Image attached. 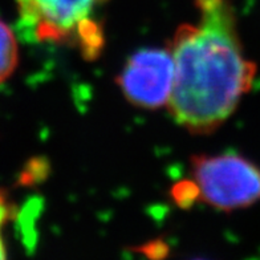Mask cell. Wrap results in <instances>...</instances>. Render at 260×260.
<instances>
[{
  "label": "cell",
  "mask_w": 260,
  "mask_h": 260,
  "mask_svg": "<svg viewBox=\"0 0 260 260\" xmlns=\"http://www.w3.org/2000/svg\"><path fill=\"white\" fill-rule=\"evenodd\" d=\"M202 19L175 31V77L169 112L192 134H209L235 112L252 88L256 65L244 56L223 0H198Z\"/></svg>",
  "instance_id": "cell-1"
},
{
  "label": "cell",
  "mask_w": 260,
  "mask_h": 260,
  "mask_svg": "<svg viewBox=\"0 0 260 260\" xmlns=\"http://www.w3.org/2000/svg\"><path fill=\"white\" fill-rule=\"evenodd\" d=\"M199 199L220 211H235L260 202V168L235 153L190 158Z\"/></svg>",
  "instance_id": "cell-2"
},
{
  "label": "cell",
  "mask_w": 260,
  "mask_h": 260,
  "mask_svg": "<svg viewBox=\"0 0 260 260\" xmlns=\"http://www.w3.org/2000/svg\"><path fill=\"white\" fill-rule=\"evenodd\" d=\"M174 77L170 48H144L130 56L116 82L130 104L154 110L169 104Z\"/></svg>",
  "instance_id": "cell-3"
},
{
  "label": "cell",
  "mask_w": 260,
  "mask_h": 260,
  "mask_svg": "<svg viewBox=\"0 0 260 260\" xmlns=\"http://www.w3.org/2000/svg\"><path fill=\"white\" fill-rule=\"evenodd\" d=\"M20 24L39 41L75 43L105 0H16Z\"/></svg>",
  "instance_id": "cell-4"
},
{
  "label": "cell",
  "mask_w": 260,
  "mask_h": 260,
  "mask_svg": "<svg viewBox=\"0 0 260 260\" xmlns=\"http://www.w3.org/2000/svg\"><path fill=\"white\" fill-rule=\"evenodd\" d=\"M19 52L14 32L0 20V82L6 81L16 69Z\"/></svg>",
  "instance_id": "cell-5"
},
{
  "label": "cell",
  "mask_w": 260,
  "mask_h": 260,
  "mask_svg": "<svg viewBox=\"0 0 260 260\" xmlns=\"http://www.w3.org/2000/svg\"><path fill=\"white\" fill-rule=\"evenodd\" d=\"M173 199L179 207H190L192 203L199 199V191L194 181L179 182L173 187Z\"/></svg>",
  "instance_id": "cell-6"
},
{
  "label": "cell",
  "mask_w": 260,
  "mask_h": 260,
  "mask_svg": "<svg viewBox=\"0 0 260 260\" xmlns=\"http://www.w3.org/2000/svg\"><path fill=\"white\" fill-rule=\"evenodd\" d=\"M10 211H8V206L6 203V199L0 194V259H6L7 253H6V246L3 243V238H2V227L8 219Z\"/></svg>",
  "instance_id": "cell-7"
}]
</instances>
